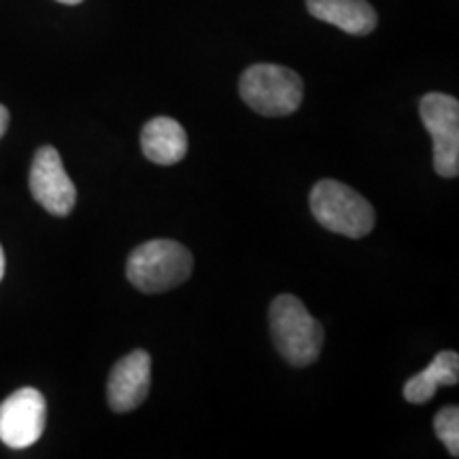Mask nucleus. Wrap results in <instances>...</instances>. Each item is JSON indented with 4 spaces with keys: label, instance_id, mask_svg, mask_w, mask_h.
Here are the masks:
<instances>
[{
    "label": "nucleus",
    "instance_id": "1",
    "mask_svg": "<svg viewBox=\"0 0 459 459\" xmlns=\"http://www.w3.org/2000/svg\"><path fill=\"white\" fill-rule=\"evenodd\" d=\"M194 271V257L177 240L158 238L132 251L126 264L128 281L145 294H162L186 283Z\"/></svg>",
    "mask_w": 459,
    "mask_h": 459
},
{
    "label": "nucleus",
    "instance_id": "2",
    "mask_svg": "<svg viewBox=\"0 0 459 459\" xmlns=\"http://www.w3.org/2000/svg\"><path fill=\"white\" fill-rule=\"evenodd\" d=\"M271 332L279 353L291 366L304 368L319 358L324 347V328L311 313L307 311L300 298L283 294L271 304Z\"/></svg>",
    "mask_w": 459,
    "mask_h": 459
},
{
    "label": "nucleus",
    "instance_id": "3",
    "mask_svg": "<svg viewBox=\"0 0 459 459\" xmlns=\"http://www.w3.org/2000/svg\"><path fill=\"white\" fill-rule=\"evenodd\" d=\"M311 211L325 230L349 238L368 237L377 221L368 200L334 179L319 181L311 189Z\"/></svg>",
    "mask_w": 459,
    "mask_h": 459
},
{
    "label": "nucleus",
    "instance_id": "4",
    "mask_svg": "<svg viewBox=\"0 0 459 459\" xmlns=\"http://www.w3.org/2000/svg\"><path fill=\"white\" fill-rule=\"evenodd\" d=\"M300 74L279 65H254L240 77V99L264 117H285L302 105Z\"/></svg>",
    "mask_w": 459,
    "mask_h": 459
},
{
    "label": "nucleus",
    "instance_id": "5",
    "mask_svg": "<svg viewBox=\"0 0 459 459\" xmlns=\"http://www.w3.org/2000/svg\"><path fill=\"white\" fill-rule=\"evenodd\" d=\"M421 122L432 134L434 170L445 179L459 175V102L449 94L429 91L419 102Z\"/></svg>",
    "mask_w": 459,
    "mask_h": 459
},
{
    "label": "nucleus",
    "instance_id": "6",
    "mask_svg": "<svg viewBox=\"0 0 459 459\" xmlns=\"http://www.w3.org/2000/svg\"><path fill=\"white\" fill-rule=\"evenodd\" d=\"M48 404L34 387L17 389L0 404V440L9 449H28L43 436Z\"/></svg>",
    "mask_w": 459,
    "mask_h": 459
},
{
    "label": "nucleus",
    "instance_id": "7",
    "mask_svg": "<svg viewBox=\"0 0 459 459\" xmlns=\"http://www.w3.org/2000/svg\"><path fill=\"white\" fill-rule=\"evenodd\" d=\"M32 198L56 217H66L77 204V187L62 164L56 147L45 145L37 152L30 166Z\"/></svg>",
    "mask_w": 459,
    "mask_h": 459
},
{
    "label": "nucleus",
    "instance_id": "8",
    "mask_svg": "<svg viewBox=\"0 0 459 459\" xmlns=\"http://www.w3.org/2000/svg\"><path fill=\"white\" fill-rule=\"evenodd\" d=\"M152 383V358L136 349L117 361L108 375L107 402L115 412H130L147 400Z\"/></svg>",
    "mask_w": 459,
    "mask_h": 459
},
{
    "label": "nucleus",
    "instance_id": "9",
    "mask_svg": "<svg viewBox=\"0 0 459 459\" xmlns=\"http://www.w3.org/2000/svg\"><path fill=\"white\" fill-rule=\"evenodd\" d=\"M141 149L149 162L172 166L187 153V134L172 117H153L143 126Z\"/></svg>",
    "mask_w": 459,
    "mask_h": 459
},
{
    "label": "nucleus",
    "instance_id": "10",
    "mask_svg": "<svg viewBox=\"0 0 459 459\" xmlns=\"http://www.w3.org/2000/svg\"><path fill=\"white\" fill-rule=\"evenodd\" d=\"M307 9L315 20L341 30L366 37L377 28V11L366 0H307Z\"/></svg>",
    "mask_w": 459,
    "mask_h": 459
},
{
    "label": "nucleus",
    "instance_id": "11",
    "mask_svg": "<svg viewBox=\"0 0 459 459\" xmlns=\"http://www.w3.org/2000/svg\"><path fill=\"white\" fill-rule=\"evenodd\" d=\"M457 381L459 355L455 351H440L426 370L406 381L404 400L411 404H428L438 387H453L457 385Z\"/></svg>",
    "mask_w": 459,
    "mask_h": 459
},
{
    "label": "nucleus",
    "instance_id": "12",
    "mask_svg": "<svg viewBox=\"0 0 459 459\" xmlns=\"http://www.w3.org/2000/svg\"><path fill=\"white\" fill-rule=\"evenodd\" d=\"M434 432L438 440L446 446L451 457L459 455V409L457 406H445L434 417Z\"/></svg>",
    "mask_w": 459,
    "mask_h": 459
},
{
    "label": "nucleus",
    "instance_id": "13",
    "mask_svg": "<svg viewBox=\"0 0 459 459\" xmlns=\"http://www.w3.org/2000/svg\"><path fill=\"white\" fill-rule=\"evenodd\" d=\"M7 128H9V111H7V107L0 105V139L4 136Z\"/></svg>",
    "mask_w": 459,
    "mask_h": 459
},
{
    "label": "nucleus",
    "instance_id": "14",
    "mask_svg": "<svg viewBox=\"0 0 459 459\" xmlns=\"http://www.w3.org/2000/svg\"><path fill=\"white\" fill-rule=\"evenodd\" d=\"M4 268H7V262H4V251L3 247H0V281L4 277Z\"/></svg>",
    "mask_w": 459,
    "mask_h": 459
},
{
    "label": "nucleus",
    "instance_id": "15",
    "mask_svg": "<svg viewBox=\"0 0 459 459\" xmlns=\"http://www.w3.org/2000/svg\"><path fill=\"white\" fill-rule=\"evenodd\" d=\"M57 3H62V4H79V3H83V0H57Z\"/></svg>",
    "mask_w": 459,
    "mask_h": 459
}]
</instances>
